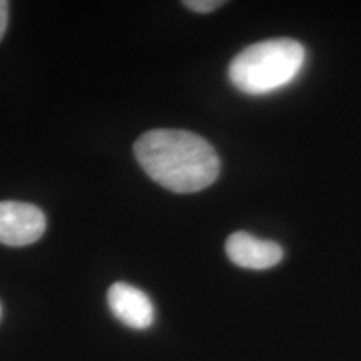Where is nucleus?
<instances>
[{
    "label": "nucleus",
    "mask_w": 361,
    "mask_h": 361,
    "mask_svg": "<svg viewBox=\"0 0 361 361\" xmlns=\"http://www.w3.org/2000/svg\"><path fill=\"white\" fill-rule=\"evenodd\" d=\"M223 4L224 2H221V0H186V2H183V6L191 8L194 12L207 13L216 11V8L223 6Z\"/></svg>",
    "instance_id": "6"
},
{
    "label": "nucleus",
    "mask_w": 361,
    "mask_h": 361,
    "mask_svg": "<svg viewBox=\"0 0 361 361\" xmlns=\"http://www.w3.org/2000/svg\"><path fill=\"white\" fill-rule=\"evenodd\" d=\"M112 314L133 329H146L154 323V305L146 293L128 283H116L107 293Z\"/></svg>",
    "instance_id": "4"
},
{
    "label": "nucleus",
    "mask_w": 361,
    "mask_h": 361,
    "mask_svg": "<svg viewBox=\"0 0 361 361\" xmlns=\"http://www.w3.org/2000/svg\"><path fill=\"white\" fill-rule=\"evenodd\" d=\"M0 313H2V308H0Z\"/></svg>",
    "instance_id": "8"
},
{
    "label": "nucleus",
    "mask_w": 361,
    "mask_h": 361,
    "mask_svg": "<svg viewBox=\"0 0 361 361\" xmlns=\"http://www.w3.org/2000/svg\"><path fill=\"white\" fill-rule=\"evenodd\" d=\"M134 154L149 178L179 194L209 188L221 171L214 147L189 130H149L135 141Z\"/></svg>",
    "instance_id": "1"
},
{
    "label": "nucleus",
    "mask_w": 361,
    "mask_h": 361,
    "mask_svg": "<svg viewBox=\"0 0 361 361\" xmlns=\"http://www.w3.org/2000/svg\"><path fill=\"white\" fill-rule=\"evenodd\" d=\"M226 255L239 268L268 269L283 259V247L274 241H264L239 231L226 241Z\"/></svg>",
    "instance_id": "5"
},
{
    "label": "nucleus",
    "mask_w": 361,
    "mask_h": 361,
    "mask_svg": "<svg viewBox=\"0 0 361 361\" xmlns=\"http://www.w3.org/2000/svg\"><path fill=\"white\" fill-rule=\"evenodd\" d=\"M7 24H8V2H6V0H0V40H2L4 34H6Z\"/></svg>",
    "instance_id": "7"
},
{
    "label": "nucleus",
    "mask_w": 361,
    "mask_h": 361,
    "mask_svg": "<svg viewBox=\"0 0 361 361\" xmlns=\"http://www.w3.org/2000/svg\"><path fill=\"white\" fill-rule=\"evenodd\" d=\"M305 47L293 39H269L239 52L229 66V80L250 96H263L293 82L305 66Z\"/></svg>",
    "instance_id": "2"
},
{
    "label": "nucleus",
    "mask_w": 361,
    "mask_h": 361,
    "mask_svg": "<svg viewBox=\"0 0 361 361\" xmlns=\"http://www.w3.org/2000/svg\"><path fill=\"white\" fill-rule=\"evenodd\" d=\"M47 228L45 214L37 206L19 201L0 202V243L20 247L39 241Z\"/></svg>",
    "instance_id": "3"
}]
</instances>
